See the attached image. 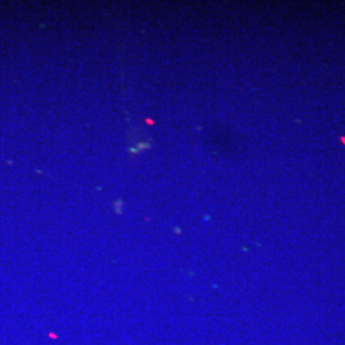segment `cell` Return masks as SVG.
Here are the masks:
<instances>
[]
</instances>
